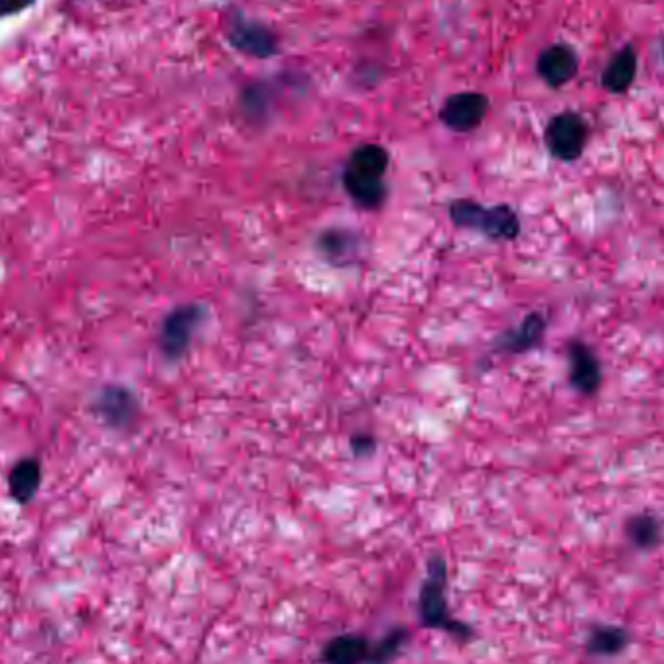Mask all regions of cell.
<instances>
[{
	"instance_id": "obj_16",
	"label": "cell",
	"mask_w": 664,
	"mask_h": 664,
	"mask_svg": "<svg viewBox=\"0 0 664 664\" xmlns=\"http://www.w3.org/2000/svg\"><path fill=\"white\" fill-rule=\"evenodd\" d=\"M232 41L235 48L243 49L251 55L266 57L274 51L270 33L255 25H237L232 33Z\"/></svg>"
},
{
	"instance_id": "obj_18",
	"label": "cell",
	"mask_w": 664,
	"mask_h": 664,
	"mask_svg": "<svg viewBox=\"0 0 664 664\" xmlns=\"http://www.w3.org/2000/svg\"><path fill=\"white\" fill-rule=\"evenodd\" d=\"M33 0H0V18L12 17L28 9Z\"/></svg>"
},
{
	"instance_id": "obj_12",
	"label": "cell",
	"mask_w": 664,
	"mask_h": 664,
	"mask_svg": "<svg viewBox=\"0 0 664 664\" xmlns=\"http://www.w3.org/2000/svg\"><path fill=\"white\" fill-rule=\"evenodd\" d=\"M635 72H637V55L633 48L627 45L612 57L609 67L602 72V86L606 88L610 94H624L625 90L632 86Z\"/></svg>"
},
{
	"instance_id": "obj_15",
	"label": "cell",
	"mask_w": 664,
	"mask_h": 664,
	"mask_svg": "<svg viewBox=\"0 0 664 664\" xmlns=\"http://www.w3.org/2000/svg\"><path fill=\"white\" fill-rule=\"evenodd\" d=\"M625 534L632 542L633 546L641 550L656 546L661 542L663 527L658 523V519L651 513H640V515L630 517V521L625 523Z\"/></svg>"
},
{
	"instance_id": "obj_11",
	"label": "cell",
	"mask_w": 664,
	"mask_h": 664,
	"mask_svg": "<svg viewBox=\"0 0 664 664\" xmlns=\"http://www.w3.org/2000/svg\"><path fill=\"white\" fill-rule=\"evenodd\" d=\"M546 333V319L540 313H531L524 317L519 327L503 335L498 345V350L509 354H523L540 345Z\"/></svg>"
},
{
	"instance_id": "obj_1",
	"label": "cell",
	"mask_w": 664,
	"mask_h": 664,
	"mask_svg": "<svg viewBox=\"0 0 664 664\" xmlns=\"http://www.w3.org/2000/svg\"><path fill=\"white\" fill-rule=\"evenodd\" d=\"M449 570L443 555L431 554L426 562V575L418 593V620L428 630L451 635L453 640L467 643L474 637V630L462 620L453 616L449 609Z\"/></svg>"
},
{
	"instance_id": "obj_5",
	"label": "cell",
	"mask_w": 664,
	"mask_h": 664,
	"mask_svg": "<svg viewBox=\"0 0 664 664\" xmlns=\"http://www.w3.org/2000/svg\"><path fill=\"white\" fill-rule=\"evenodd\" d=\"M546 149L560 162H575L583 156L589 141V125L578 113H560L546 126Z\"/></svg>"
},
{
	"instance_id": "obj_13",
	"label": "cell",
	"mask_w": 664,
	"mask_h": 664,
	"mask_svg": "<svg viewBox=\"0 0 664 664\" xmlns=\"http://www.w3.org/2000/svg\"><path fill=\"white\" fill-rule=\"evenodd\" d=\"M10 496L18 503H30L41 486V464L35 459H22L14 464L9 478Z\"/></svg>"
},
{
	"instance_id": "obj_8",
	"label": "cell",
	"mask_w": 664,
	"mask_h": 664,
	"mask_svg": "<svg viewBox=\"0 0 664 664\" xmlns=\"http://www.w3.org/2000/svg\"><path fill=\"white\" fill-rule=\"evenodd\" d=\"M488 113V100L486 95L464 92V94L451 95L441 110V121L451 131L457 133H469L474 131Z\"/></svg>"
},
{
	"instance_id": "obj_17",
	"label": "cell",
	"mask_w": 664,
	"mask_h": 664,
	"mask_svg": "<svg viewBox=\"0 0 664 664\" xmlns=\"http://www.w3.org/2000/svg\"><path fill=\"white\" fill-rule=\"evenodd\" d=\"M627 643V635L620 627H609L602 625L599 630H594L586 643V653L591 655H616Z\"/></svg>"
},
{
	"instance_id": "obj_6",
	"label": "cell",
	"mask_w": 664,
	"mask_h": 664,
	"mask_svg": "<svg viewBox=\"0 0 664 664\" xmlns=\"http://www.w3.org/2000/svg\"><path fill=\"white\" fill-rule=\"evenodd\" d=\"M204 319V307L198 304L181 305L173 309L160 328V350L165 360L175 361L187 353L196 327Z\"/></svg>"
},
{
	"instance_id": "obj_19",
	"label": "cell",
	"mask_w": 664,
	"mask_h": 664,
	"mask_svg": "<svg viewBox=\"0 0 664 664\" xmlns=\"http://www.w3.org/2000/svg\"><path fill=\"white\" fill-rule=\"evenodd\" d=\"M663 53H664V45H663Z\"/></svg>"
},
{
	"instance_id": "obj_4",
	"label": "cell",
	"mask_w": 664,
	"mask_h": 664,
	"mask_svg": "<svg viewBox=\"0 0 664 664\" xmlns=\"http://www.w3.org/2000/svg\"><path fill=\"white\" fill-rule=\"evenodd\" d=\"M454 226L477 229L493 242H513L521 234V219L509 204L486 208L474 201H454L449 208Z\"/></svg>"
},
{
	"instance_id": "obj_3",
	"label": "cell",
	"mask_w": 664,
	"mask_h": 664,
	"mask_svg": "<svg viewBox=\"0 0 664 664\" xmlns=\"http://www.w3.org/2000/svg\"><path fill=\"white\" fill-rule=\"evenodd\" d=\"M389 167L387 150L377 144H366L353 152L343 173L346 193L361 208H379L387 196L385 173Z\"/></svg>"
},
{
	"instance_id": "obj_7",
	"label": "cell",
	"mask_w": 664,
	"mask_h": 664,
	"mask_svg": "<svg viewBox=\"0 0 664 664\" xmlns=\"http://www.w3.org/2000/svg\"><path fill=\"white\" fill-rule=\"evenodd\" d=\"M570 384L579 395L593 397L602 387V366L593 348L583 340H571L568 345Z\"/></svg>"
},
{
	"instance_id": "obj_2",
	"label": "cell",
	"mask_w": 664,
	"mask_h": 664,
	"mask_svg": "<svg viewBox=\"0 0 664 664\" xmlns=\"http://www.w3.org/2000/svg\"><path fill=\"white\" fill-rule=\"evenodd\" d=\"M410 632L395 625L381 640L371 641L360 633H340L320 647V664H392L407 647Z\"/></svg>"
},
{
	"instance_id": "obj_14",
	"label": "cell",
	"mask_w": 664,
	"mask_h": 664,
	"mask_svg": "<svg viewBox=\"0 0 664 664\" xmlns=\"http://www.w3.org/2000/svg\"><path fill=\"white\" fill-rule=\"evenodd\" d=\"M361 237L348 229H328L319 237V249L335 265H348L360 251Z\"/></svg>"
},
{
	"instance_id": "obj_10",
	"label": "cell",
	"mask_w": 664,
	"mask_h": 664,
	"mask_svg": "<svg viewBox=\"0 0 664 664\" xmlns=\"http://www.w3.org/2000/svg\"><path fill=\"white\" fill-rule=\"evenodd\" d=\"M578 55L568 45H552L540 55L539 74L548 86L560 88L568 84L578 76Z\"/></svg>"
},
{
	"instance_id": "obj_9",
	"label": "cell",
	"mask_w": 664,
	"mask_h": 664,
	"mask_svg": "<svg viewBox=\"0 0 664 664\" xmlns=\"http://www.w3.org/2000/svg\"><path fill=\"white\" fill-rule=\"evenodd\" d=\"M95 415L102 418L103 422L111 428H129L133 426L136 416H139V402L134 399L131 391H126L118 385L105 387L98 399H95Z\"/></svg>"
}]
</instances>
